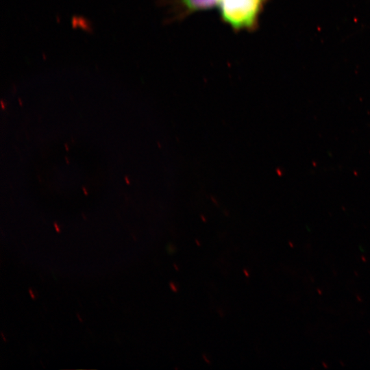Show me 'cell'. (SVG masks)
<instances>
[{
    "label": "cell",
    "mask_w": 370,
    "mask_h": 370,
    "mask_svg": "<svg viewBox=\"0 0 370 370\" xmlns=\"http://www.w3.org/2000/svg\"><path fill=\"white\" fill-rule=\"evenodd\" d=\"M244 272H245V273L246 276H247V277H249V275H248V273H247V271L245 270V271H244Z\"/></svg>",
    "instance_id": "52a82bcc"
},
{
    "label": "cell",
    "mask_w": 370,
    "mask_h": 370,
    "mask_svg": "<svg viewBox=\"0 0 370 370\" xmlns=\"http://www.w3.org/2000/svg\"><path fill=\"white\" fill-rule=\"evenodd\" d=\"M28 291H29V293L32 299H35L36 296L34 295V293L33 292V290L32 288H29Z\"/></svg>",
    "instance_id": "3957f363"
},
{
    "label": "cell",
    "mask_w": 370,
    "mask_h": 370,
    "mask_svg": "<svg viewBox=\"0 0 370 370\" xmlns=\"http://www.w3.org/2000/svg\"><path fill=\"white\" fill-rule=\"evenodd\" d=\"M54 227H55V229L56 230L57 232H60V229L59 228V226L58 225V224L56 223H54Z\"/></svg>",
    "instance_id": "5b68a950"
},
{
    "label": "cell",
    "mask_w": 370,
    "mask_h": 370,
    "mask_svg": "<svg viewBox=\"0 0 370 370\" xmlns=\"http://www.w3.org/2000/svg\"><path fill=\"white\" fill-rule=\"evenodd\" d=\"M269 0H220L221 19L236 32L254 31Z\"/></svg>",
    "instance_id": "6da1fadb"
},
{
    "label": "cell",
    "mask_w": 370,
    "mask_h": 370,
    "mask_svg": "<svg viewBox=\"0 0 370 370\" xmlns=\"http://www.w3.org/2000/svg\"><path fill=\"white\" fill-rule=\"evenodd\" d=\"M1 336H2V338H3V341H4L5 342H6V341H7V340H6V338H5V336H3V333H2V332H1Z\"/></svg>",
    "instance_id": "8992f818"
},
{
    "label": "cell",
    "mask_w": 370,
    "mask_h": 370,
    "mask_svg": "<svg viewBox=\"0 0 370 370\" xmlns=\"http://www.w3.org/2000/svg\"><path fill=\"white\" fill-rule=\"evenodd\" d=\"M220 0H169L173 19H182L194 12L212 9L219 4Z\"/></svg>",
    "instance_id": "7a4b0ae2"
},
{
    "label": "cell",
    "mask_w": 370,
    "mask_h": 370,
    "mask_svg": "<svg viewBox=\"0 0 370 370\" xmlns=\"http://www.w3.org/2000/svg\"><path fill=\"white\" fill-rule=\"evenodd\" d=\"M125 181H127V184H129V181L127 180V177H125Z\"/></svg>",
    "instance_id": "ba28073f"
},
{
    "label": "cell",
    "mask_w": 370,
    "mask_h": 370,
    "mask_svg": "<svg viewBox=\"0 0 370 370\" xmlns=\"http://www.w3.org/2000/svg\"><path fill=\"white\" fill-rule=\"evenodd\" d=\"M170 287L171 288V289L174 291V292H176L177 291V288H176V286H175V284L172 282L170 283Z\"/></svg>",
    "instance_id": "277c9868"
}]
</instances>
